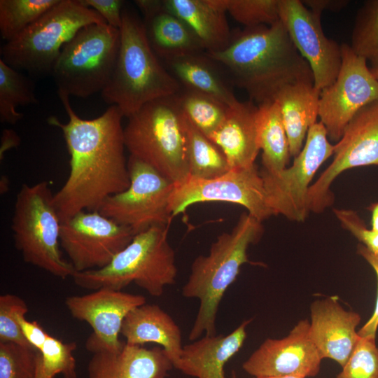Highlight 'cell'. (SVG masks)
<instances>
[{
	"label": "cell",
	"instance_id": "obj_30",
	"mask_svg": "<svg viewBox=\"0 0 378 378\" xmlns=\"http://www.w3.org/2000/svg\"><path fill=\"white\" fill-rule=\"evenodd\" d=\"M38 99L31 80L0 59V120L15 125L24 114L18 106L36 104Z\"/></svg>",
	"mask_w": 378,
	"mask_h": 378
},
{
	"label": "cell",
	"instance_id": "obj_9",
	"mask_svg": "<svg viewBox=\"0 0 378 378\" xmlns=\"http://www.w3.org/2000/svg\"><path fill=\"white\" fill-rule=\"evenodd\" d=\"M120 29L107 23L81 28L62 48L52 74L58 93L87 98L102 92L112 76Z\"/></svg>",
	"mask_w": 378,
	"mask_h": 378
},
{
	"label": "cell",
	"instance_id": "obj_33",
	"mask_svg": "<svg viewBox=\"0 0 378 378\" xmlns=\"http://www.w3.org/2000/svg\"><path fill=\"white\" fill-rule=\"evenodd\" d=\"M349 46L370 68H378V0L365 1L357 10Z\"/></svg>",
	"mask_w": 378,
	"mask_h": 378
},
{
	"label": "cell",
	"instance_id": "obj_25",
	"mask_svg": "<svg viewBox=\"0 0 378 378\" xmlns=\"http://www.w3.org/2000/svg\"><path fill=\"white\" fill-rule=\"evenodd\" d=\"M160 4L186 24L205 52H219L229 45L232 34L226 12L216 0H160Z\"/></svg>",
	"mask_w": 378,
	"mask_h": 378
},
{
	"label": "cell",
	"instance_id": "obj_38",
	"mask_svg": "<svg viewBox=\"0 0 378 378\" xmlns=\"http://www.w3.org/2000/svg\"><path fill=\"white\" fill-rule=\"evenodd\" d=\"M27 312L26 302L19 296L10 293L0 296V342L32 347L24 337L18 323L19 316Z\"/></svg>",
	"mask_w": 378,
	"mask_h": 378
},
{
	"label": "cell",
	"instance_id": "obj_31",
	"mask_svg": "<svg viewBox=\"0 0 378 378\" xmlns=\"http://www.w3.org/2000/svg\"><path fill=\"white\" fill-rule=\"evenodd\" d=\"M176 97L186 119L207 136L220 126L230 107L211 96L183 88Z\"/></svg>",
	"mask_w": 378,
	"mask_h": 378
},
{
	"label": "cell",
	"instance_id": "obj_6",
	"mask_svg": "<svg viewBox=\"0 0 378 378\" xmlns=\"http://www.w3.org/2000/svg\"><path fill=\"white\" fill-rule=\"evenodd\" d=\"M125 147L174 184L189 176L186 118L176 94L145 104L124 127Z\"/></svg>",
	"mask_w": 378,
	"mask_h": 378
},
{
	"label": "cell",
	"instance_id": "obj_16",
	"mask_svg": "<svg viewBox=\"0 0 378 378\" xmlns=\"http://www.w3.org/2000/svg\"><path fill=\"white\" fill-rule=\"evenodd\" d=\"M144 304L146 298L141 295L106 288L65 300L71 316L91 326L92 332L86 340L85 348L92 354L120 350L125 344L119 340L124 319L132 309Z\"/></svg>",
	"mask_w": 378,
	"mask_h": 378
},
{
	"label": "cell",
	"instance_id": "obj_43",
	"mask_svg": "<svg viewBox=\"0 0 378 378\" xmlns=\"http://www.w3.org/2000/svg\"><path fill=\"white\" fill-rule=\"evenodd\" d=\"M303 4L314 13L321 16L323 10L338 12L349 4L346 0H303Z\"/></svg>",
	"mask_w": 378,
	"mask_h": 378
},
{
	"label": "cell",
	"instance_id": "obj_7",
	"mask_svg": "<svg viewBox=\"0 0 378 378\" xmlns=\"http://www.w3.org/2000/svg\"><path fill=\"white\" fill-rule=\"evenodd\" d=\"M61 225L49 183H24L16 196L12 217L15 246L25 262L65 279L76 271L59 248Z\"/></svg>",
	"mask_w": 378,
	"mask_h": 378
},
{
	"label": "cell",
	"instance_id": "obj_27",
	"mask_svg": "<svg viewBox=\"0 0 378 378\" xmlns=\"http://www.w3.org/2000/svg\"><path fill=\"white\" fill-rule=\"evenodd\" d=\"M164 63L181 88L211 96L229 106L238 102L216 63L205 52L173 58Z\"/></svg>",
	"mask_w": 378,
	"mask_h": 378
},
{
	"label": "cell",
	"instance_id": "obj_3",
	"mask_svg": "<svg viewBox=\"0 0 378 378\" xmlns=\"http://www.w3.org/2000/svg\"><path fill=\"white\" fill-rule=\"evenodd\" d=\"M119 29L117 61L101 94L106 103L116 106L129 118L147 103L176 94L181 86L152 49L142 19L125 6Z\"/></svg>",
	"mask_w": 378,
	"mask_h": 378
},
{
	"label": "cell",
	"instance_id": "obj_37",
	"mask_svg": "<svg viewBox=\"0 0 378 378\" xmlns=\"http://www.w3.org/2000/svg\"><path fill=\"white\" fill-rule=\"evenodd\" d=\"M376 337H360L353 353L336 378H378Z\"/></svg>",
	"mask_w": 378,
	"mask_h": 378
},
{
	"label": "cell",
	"instance_id": "obj_45",
	"mask_svg": "<svg viewBox=\"0 0 378 378\" xmlns=\"http://www.w3.org/2000/svg\"><path fill=\"white\" fill-rule=\"evenodd\" d=\"M368 209L371 211V229L378 232V202L371 204Z\"/></svg>",
	"mask_w": 378,
	"mask_h": 378
},
{
	"label": "cell",
	"instance_id": "obj_15",
	"mask_svg": "<svg viewBox=\"0 0 378 378\" xmlns=\"http://www.w3.org/2000/svg\"><path fill=\"white\" fill-rule=\"evenodd\" d=\"M134 236L99 211H83L62 222L59 241L75 271L84 272L107 265Z\"/></svg>",
	"mask_w": 378,
	"mask_h": 378
},
{
	"label": "cell",
	"instance_id": "obj_2",
	"mask_svg": "<svg viewBox=\"0 0 378 378\" xmlns=\"http://www.w3.org/2000/svg\"><path fill=\"white\" fill-rule=\"evenodd\" d=\"M206 54L229 74L232 82L258 105L272 102L285 86L314 83L312 69L279 20L245 27L223 50Z\"/></svg>",
	"mask_w": 378,
	"mask_h": 378
},
{
	"label": "cell",
	"instance_id": "obj_36",
	"mask_svg": "<svg viewBox=\"0 0 378 378\" xmlns=\"http://www.w3.org/2000/svg\"><path fill=\"white\" fill-rule=\"evenodd\" d=\"M39 351L11 342H0V378H36Z\"/></svg>",
	"mask_w": 378,
	"mask_h": 378
},
{
	"label": "cell",
	"instance_id": "obj_26",
	"mask_svg": "<svg viewBox=\"0 0 378 378\" xmlns=\"http://www.w3.org/2000/svg\"><path fill=\"white\" fill-rule=\"evenodd\" d=\"M320 92L313 83L298 82L284 87L274 97L288 136L291 157L300 153L309 129L316 122Z\"/></svg>",
	"mask_w": 378,
	"mask_h": 378
},
{
	"label": "cell",
	"instance_id": "obj_19",
	"mask_svg": "<svg viewBox=\"0 0 378 378\" xmlns=\"http://www.w3.org/2000/svg\"><path fill=\"white\" fill-rule=\"evenodd\" d=\"M310 309V336L322 359H332L342 368L360 340L356 327L360 316L345 310L337 296L316 300Z\"/></svg>",
	"mask_w": 378,
	"mask_h": 378
},
{
	"label": "cell",
	"instance_id": "obj_24",
	"mask_svg": "<svg viewBox=\"0 0 378 378\" xmlns=\"http://www.w3.org/2000/svg\"><path fill=\"white\" fill-rule=\"evenodd\" d=\"M120 335L129 344H158L177 368L183 346L181 329L158 305L144 304L132 309L124 319Z\"/></svg>",
	"mask_w": 378,
	"mask_h": 378
},
{
	"label": "cell",
	"instance_id": "obj_10",
	"mask_svg": "<svg viewBox=\"0 0 378 378\" xmlns=\"http://www.w3.org/2000/svg\"><path fill=\"white\" fill-rule=\"evenodd\" d=\"M130 184L124 191L108 197L98 211L135 234L154 226L169 227L173 218L169 199L174 183L155 169L130 155Z\"/></svg>",
	"mask_w": 378,
	"mask_h": 378
},
{
	"label": "cell",
	"instance_id": "obj_13",
	"mask_svg": "<svg viewBox=\"0 0 378 378\" xmlns=\"http://www.w3.org/2000/svg\"><path fill=\"white\" fill-rule=\"evenodd\" d=\"M342 64L335 80L320 92L318 118L328 138L338 141L354 116L378 100V80L367 61L341 44Z\"/></svg>",
	"mask_w": 378,
	"mask_h": 378
},
{
	"label": "cell",
	"instance_id": "obj_48",
	"mask_svg": "<svg viewBox=\"0 0 378 378\" xmlns=\"http://www.w3.org/2000/svg\"><path fill=\"white\" fill-rule=\"evenodd\" d=\"M370 70L374 75V76L378 80V68H370Z\"/></svg>",
	"mask_w": 378,
	"mask_h": 378
},
{
	"label": "cell",
	"instance_id": "obj_40",
	"mask_svg": "<svg viewBox=\"0 0 378 378\" xmlns=\"http://www.w3.org/2000/svg\"><path fill=\"white\" fill-rule=\"evenodd\" d=\"M85 7L96 11L106 22L120 29L122 20V11L125 3L122 0H78Z\"/></svg>",
	"mask_w": 378,
	"mask_h": 378
},
{
	"label": "cell",
	"instance_id": "obj_49",
	"mask_svg": "<svg viewBox=\"0 0 378 378\" xmlns=\"http://www.w3.org/2000/svg\"><path fill=\"white\" fill-rule=\"evenodd\" d=\"M253 378H302V377H253Z\"/></svg>",
	"mask_w": 378,
	"mask_h": 378
},
{
	"label": "cell",
	"instance_id": "obj_8",
	"mask_svg": "<svg viewBox=\"0 0 378 378\" xmlns=\"http://www.w3.org/2000/svg\"><path fill=\"white\" fill-rule=\"evenodd\" d=\"M106 23L78 0H59L37 20L1 48V59L35 76L52 74L64 46L83 27Z\"/></svg>",
	"mask_w": 378,
	"mask_h": 378
},
{
	"label": "cell",
	"instance_id": "obj_46",
	"mask_svg": "<svg viewBox=\"0 0 378 378\" xmlns=\"http://www.w3.org/2000/svg\"><path fill=\"white\" fill-rule=\"evenodd\" d=\"M36 378H48L44 373L42 368L41 363V353L38 354V363H37V370Z\"/></svg>",
	"mask_w": 378,
	"mask_h": 378
},
{
	"label": "cell",
	"instance_id": "obj_18",
	"mask_svg": "<svg viewBox=\"0 0 378 378\" xmlns=\"http://www.w3.org/2000/svg\"><path fill=\"white\" fill-rule=\"evenodd\" d=\"M322 358L310 336V322L300 321L282 339L265 340L243 363L253 377H312L318 374Z\"/></svg>",
	"mask_w": 378,
	"mask_h": 378
},
{
	"label": "cell",
	"instance_id": "obj_39",
	"mask_svg": "<svg viewBox=\"0 0 378 378\" xmlns=\"http://www.w3.org/2000/svg\"><path fill=\"white\" fill-rule=\"evenodd\" d=\"M342 226L362 242L371 253L378 256V232L368 229L356 211L351 209H333Z\"/></svg>",
	"mask_w": 378,
	"mask_h": 378
},
{
	"label": "cell",
	"instance_id": "obj_42",
	"mask_svg": "<svg viewBox=\"0 0 378 378\" xmlns=\"http://www.w3.org/2000/svg\"><path fill=\"white\" fill-rule=\"evenodd\" d=\"M26 314H20L18 317L22 332L29 344L39 351L43 346L48 333L37 321H29L25 318Z\"/></svg>",
	"mask_w": 378,
	"mask_h": 378
},
{
	"label": "cell",
	"instance_id": "obj_17",
	"mask_svg": "<svg viewBox=\"0 0 378 378\" xmlns=\"http://www.w3.org/2000/svg\"><path fill=\"white\" fill-rule=\"evenodd\" d=\"M279 20L300 54L308 62L318 90L330 85L342 64L341 45L328 38L314 13L300 0H279Z\"/></svg>",
	"mask_w": 378,
	"mask_h": 378
},
{
	"label": "cell",
	"instance_id": "obj_11",
	"mask_svg": "<svg viewBox=\"0 0 378 378\" xmlns=\"http://www.w3.org/2000/svg\"><path fill=\"white\" fill-rule=\"evenodd\" d=\"M334 153V145L328 138L323 125L319 121L309 129L305 142L293 164L283 170L270 173L262 169V178L267 201L274 216L303 222L308 216L307 195L311 182L320 167Z\"/></svg>",
	"mask_w": 378,
	"mask_h": 378
},
{
	"label": "cell",
	"instance_id": "obj_28",
	"mask_svg": "<svg viewBox=\"0 0 378 378\" xmlns=\"http://www.w3.org/2000/svg\"><path fill=\"white\" fill-rule=\"evenodd\" d=\"M263 169L276 173L287 167L290 156L289 142L276 102L258 105L257 120Z\"/></svg>",
	"mask_w": 378,
	"mask_h": 378
},
{
	"label": "cell",
	"instance_id": "obj_1",
	"mask_svg": "<svg viewBox=\"0 0 378 378\" xmlns=\"http://www.w3.org/2000/svg\"><path fill=\"white\" fill-rule=\"evenodd\" d=\"M69 120L55 116L47 122L62 132L69 154V174L54 194L62 222L83 211H98L109 196L125 190L130 184L125 156L123 116L110 106L100 116L80 118L72 108L69 96L58 93Z\"/></svg>",
	"mask_w": 378,
	"mask_h": 378
},
{
	"label": "cell",
	"instance_id": "obj_41",
	"mask_svg": "<svg viewBox=\"0 0 378 378\" xmlns=\"http://www.w3.org/2000/svg\"><path fill=\"white\" fill-rule=\"evenodd\" d=\"M357 252L371 265L377 277V297L374 310L371 317L358 331V334L360 337H376L378 328V256L371 253L363 244L358 246Z\"/></svg>",
	"mask_w": 378,
	"mask_h": 378
},
{
	"label": "cell",
	"instance_id": "obj_35",
	"mask_svg": "<svg viewBox=\"0 0 378 378\" xmlns=\"http://www.w3.org/2000/svg\"><path fill=\"white\" fill-rule=\"evenodd\" d=\"M77 344L63 342L48 334L43 346L38 351L41 356L42 368L48 378L58 374L63 378H77L76 364L74 351Z\"/></svg>",
	"mask_w": 378,
	"mask_h": 378
},
{
	"label": "cell",
	"instance_id": "obj_32",
	"mask_svg": "<svg viewBox=\"0 0 378 378\" xmlns=\"http://www.w3.org/2000/svg\"><path fill=\"white\" fill-rule=\"evenodd\" d=\"M59 0H1L0 34L6 42L16 38Z\"/></svg>",
	"mask_w": 378,
	"mask_h": 378
},
{
	"label": "cell",
	"instance_id": "obj_47",
	"mask_svg": "<svg viewBox=\"0 0 378 378\" xmlns=\"http://www.w3.org/2000/svg\"><path fill=\"white\" fill-rule=\"evenodd\" d=\"M1 179L3 181H1V186L3 185V186L1 187V193H4L8 190L9 183L8 179L4 176L1 177Z\"/></svg>",
	"mask_w": 378,
	"mask_h": 378
},
{
	"label": "cell",
	"instance_id": "obj_22",
	"mask_svg": "<svg viewBox=\"0 0 378 378\" xmlns=\"http://www.w3.org/2000/svg\"><path fill=\"white\" fill-rule=\"evenodd\" d=\"M134 2L144 15L142 20L147 39L160 59L166 62L205 52L186 24L164 9L160 0H137Z\"/></svg>",
	"mask_w": 378,
	"mask_h": 378
},
{
	"label": "cell",
	"instance_id": "obj_5",
	"mask_svg": "<svg viewBox=\"0 0 378 378\" xmlns=\"http://www.w3.org/2000/svg\"><path fill=\"white\" fill-rule=\"evenodd\" d=\"M169 227L154 226L134 236L131 242L105 267L72 276L75 284L88 290H121L131 283L153 297L175 283V253L168 241Z\"/></svg>",
	"mask_w": 378,
	"mask_h": 378
},
{
	"label": "cell",
	"instance_id": "obj_21",
	"mask_svg": "<svg viewBox=\"0 0 378 378\" xmlns=\"http://www.w3.org/2000/svg\"><path fill=\"white\" fill-rule=\"evenodd\" d=\"M258 113V106L251 100L238 101L230 107L222 123L208 136L221 149L231 169L255 164L260 150Z\"/></svg>",
	"mask_w": 378,
	"mask_h": 378
},
{
	"label": "cell",
	"instance_id": "obj_29",
	"mask_svg": "<svg viewBox=\"0 0 378 378\" xmlns=\"http://www.w3.org/2000/svg\"><path fill=\"white\" fill-rule=\"evenodd\" d=\"M186 129L190 176L213 178L231 169L221 149L187 119Z\"/></svg>",
	"mask_w": 378,
	"mask_h": 378
},
{
	"label": "cell",
	"instance_id": "obj_34",
	"mask_svg": "<svg viewBox=\"0 0 378 378\" xmlns=\"http://www.w3.org/2000/svg\"><path fill=\"white\" fill-rule=\"evenodd\" d=\"M234 20L252 27L271 25L279 20V0H216Z\"/></svg>",
	"mask_w": 378,
	"mask_h": 378
},
{
	"label": "cell",
	"instance_id": "obj_14",
	"mask_svg": "<svg viewBox=\"0 0 378 378\" xmlns=\"http://www.w3.org/2000/svg\"><path fill=\"white\" fill-rule=\"evenodd\" d=\"M333 160L311 185L307 195L309 212L320 214L330 206L335 195L330 188L343 172L378 165V100L362 108L350 120L334 145Z\"/></svg>",
	"mask_w": 378,
	"mask_h": 378
},
{
	"label": "cell",
	"instance_id": "obj_4",
	"mask_svg": "<svg viewBox=\"0 0 378 378\" xmlns=\"http://www.w3.org/2000/svg\"><path fill=\"white\" fill-rule=\"evenodd\" d=\"M263 233L262 222L248 213L242 214L230 232L220 234L209 253L197 256L182 288V295L197 298L200 307L189 340L195 341L204 332L215 335L219 304L229 286L236 280L241 267L249 262L247 250Z\"/></svg>",
	"mask_w": 378,
	"mask_h": 378
},
{
	"label": "cell",
	"instance_id": "obj_12",
	"mask_svg": "<svg viewBox=\"0 0 378 378\" xmlns=\"http://www.w3.org/2000/svg\"><path fill=\"white\" fill-rule=\"evenodd\" d=\"M206 202H224L245 207L258 220L273 216L268 205L262 178L257 166L231 169L213 178L188 176L174 184L169 199L172 217L184 213L190 206Z\"/></svg>",
	"mask_w": 378,
	"mask_h": 378
},
{
	"label": "cell",
	"instance_id": "obj_44",
	"mask_svg": "<svg viewBox=\"0 0 378 378\" xmlns=\"http://www.w3.org/2000/svg\"><path fill=\"white\" fill-rule=\"evenodd\" d=\"M20 139L15 131L6 129L2 132L1 144L0 148L1 159L5 151L18 146L20 144Z\"/></svg>",
	"mask_w": 378,
	"mask_h": 378
},
{
	"label": "cell",
	"instance_id": "obj_23",
	"mask_svg": "<svg viewBox=\"0 0 378 378\" xmlns=\"http://www.w3.org/2000/svg\"><path fill=\"white\" fill-rule=\"evenodd\" d=\"M251 321H244L228 335H204L183 346L176 369L196 378H226L224 366L242 347Z\"/></svg>",
	"mask_w": 378,
	"mask_h": 378
},
{
	"label": "cell",
	"instance_id": "obj_20",
	"mask_svg": "<svg viewBox=\"0 0 378 378\" xmlns=\"http://www.w3.org/2000/svg\"><path fill=\"white\" fill-rule=\"evenodd\" d=\"M173 368L162 347L147 349L125 342L117 351L92 354L87 371L88 378H166Z\"/></svg>",
	"mask_w": 378,
	"mask_h": 378
}]
</instances>
